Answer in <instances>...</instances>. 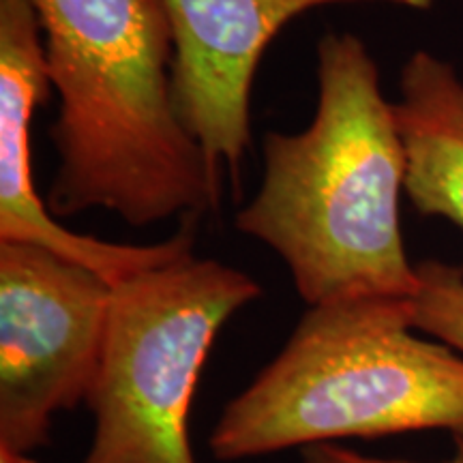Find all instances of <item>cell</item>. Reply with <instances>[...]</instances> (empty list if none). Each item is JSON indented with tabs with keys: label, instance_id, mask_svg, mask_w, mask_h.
<instances>
[{
	"label": "cell",
	"instance_id": "obj_3",
	"mask_svg": "<svg viewBox=\"0 0 463 463\" xmlns=\"http://www.w3.org/2000/svg\"><path fill=\"white\" fill-rule=\"evenodd\" d=\"M412 328L408 298L309 307L273 363L225 405L208 438L213 457L430 430L463 436V356Z\"/></svg>",
	"mask_w": 463,
	"mask_h": 463
},
{
	"label": "cell",
	"instance_id": "obj_11",
	"mask_svg": "<svg viewBox=\"0 0 463 463\" xmlns=\"http://www.w3.org/2000/svg\"><path fill=\"white\" fill-rule=\"evenodd\" d=\"M0 463H37L31 455L17 453V450L0 449Z\"/></svg>",
	"mask_w": 463,
	"mask_h": 463
},
{
	"label": "cell",
	"instance_id": "obj_9",
	"mask_svg": "<svg viewBox=\"0 0 463 463\" xmlns=\"http://www.w3.org/2000/svg\"><path fill=\"white\" fill-rule=\"evenodd\" d=\"M419 289L412 298L414 328L463 356V266L436 260L416 264Z\"/></svg>",
	"mask_w": 463,
	"mask_h": 463
},
{
	"label": "cell",
	"instance_id": "obj_2",
	"mask_svg": "<svg viewBox=\"0 0 463 463\" xmlns=\"http://www.w3.org/2000/svg\"><path fill=\"white\" fill-rule=\"evenodd\" d=\"M260 189L236 228L286 262L307 305L419 289L399 228L405 153L395 103L356 34L317 43V108L300 133L264 136Z\"/></svg>",
	"mask_w": 463,
	"mask_h": 463
},
{
	"label": "cell",
	"instance_id": "obj_5",
	"mask_svg": "<svg viewBox=\"0 0 463 463\" xmlns=\"http://www.w3.org/2000/svg\"><path fill=\"white\" fill-rule=\"evenodd\" d=\"M112 288L50 249L0 241V449L31 455L54 414L86 403Z\"/></svg>",
	"mask_w": 463,
	"mask_h": 463
},
{
	"label": "cell",
	"instance_id": "obj_8",
	"mask_svg": "<svg viewBox=\"0 0 463 463\" xmlns=\"http://www.w3.org/2000/svg\"><path fill=\"white\" fill-rule=\"evenodd\" d=\"M395 114L410 202L463 230V82L455 67L422 50L410 56Z\"/></svg>",
	"mask_w": 463,
	"mask_h": 463
},
{
	"label": "cell",
	"instance_id": "obj_7",
	"mask_svg": "<svg viewBox=\"0 0 463 463\" xmlns=\"http://www.w3.org/2000/svg\"><path fill=\"white\" fill-rule=\"evenodd\" d=\"M52 82L43 34L28 0H0V241L26 242L97 270L112 283L194 251V219L155 245H123L75 234L56 223L39 198L31 167L34 108Z\"/></svg>",
	"mask_w": 463,
	"mask_h": 463
},
{
	"label": "cell",
	"instance_id": "obj_10",
	"mask_svg": "<svg viewBox=\"0 0 463 463\" xmlns=\"http://www.w3.org/2000/svg\"><path fill=\"white\" fill-rule=\"evenodd\" d=\"M303 463H412V461H395L380 459V457H369L356 450L335 447L333 442L311 444V447L300 449ZM442 463H463V436H455V453L450 459Z\"/></svg>",
	"mask_w": 463,
	"mask_h": 463
},
{
	"label": "cell",
	"instance_id": "obj_6",
	"mask_svg": "<svg viewBox=\"0 0 463 463\" xmlns=\"http://www.w3.org/2000/svg\"><path fill=\"white\" fill-rule=\"evenodd\" d=\"M427 0H164L174 39L172 99L184 131L213 165L239 176L251 140V86L260 58L294 17L324 5Z\"/></svg>",
	"mask_w": 463,
	"mask_h": 463
},
{
	"label": "cell",
	"instance_id": "obj_1",
	"mask_svg": "<svg viewBox=\"0 0 463 463\" xmlns=\"http://www.w3.org/2000/svg\"><path fill=\"white\" fill-rule=\"evenodd\" d=\"M58 92V167L48 211L103 208L133 228L200 217L222 202V170L184 131L172 99L164 0H28Z\"/></svg>",
	"mask_w": 463,
	"mask_h": 463
},
{
	"label": "cell",
	"instance_id": "obj_4",
	"mask_svg": "<svg viewBox=\"0 0 463 463\" xmlns=\"http://www.w3.org/2000/svg\"><path fill=\"white\" fill-rule=\"evenodd\" d=\"M260 297L253 277L194 251L114 283L82 463H195L187 416L202 367L223 324Z\"/></svg>",
	"mask_w": 463,
	"mask_h": 463
}]
</instances>
